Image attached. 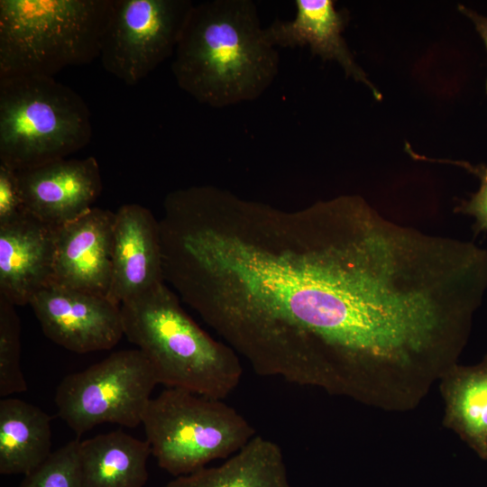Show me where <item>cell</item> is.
Here are the masks:
<instances>
[{"label":"cell","instance_id":"cell-1","mask_svg":"<svg viewBox=\"0 0 487 487\" xmlns=\"http://www.w3.org/2000/svg\"><path fill=\"white\" fill-rule=\"evenodd\" d=\"M178 86L198 102L222 108L259 98L279 73L252 0L194 4L174 52Z\"/></svg>","mask_w":487,"mask_h":487},{"label":"cell","instance_id":"cell-2","mask_svg":"<svg viewBox=\"0 0 487 487\" xmlns=\"http://www.w3.org/2000/svg\"><path fill=\"white\" fill-rule=\"evenodd\" d=\"M120 307L124 334L149 360L159 384L221 400L236 389L238 354L205 332L165 282Z\"/></svg>","mask_w":487,"mask_h":487},{"label":"cell","instance_id":"cell-3","mask_svg":"<svg viewBox=\"0 0 487 487\" xmlns=\"http://www.w3.org/2000/svg\"><path fill=\"white\" fill-rule=\"evenodd\" d=\"M112 0H0V78L92 62Z\"/></svg>","mask_w":487,"mask_h":487},{"label":"cell","instance_id":"cell-4","mask_svg":"<svg viewBox=\"0 0 487 487\" xmlns=\"http://www.w3.org/2000/svg\"><path fill=\"white\" fill-rule=\"evenodd\" d=\"M92 137L84 99L52 77L0 78V162L16 170L64 159Z\"/></svg>","mask_w":487,"mask_h":487},{"label":"cell","instance_id":"cell-5","mask_svg":"<svg viewBox=\"0 0 487 487\" xmlns=\"http://www.w3.org/2000/svg\"><path fill=\"white\" fill-rule=\"evenodd\" d=\"M142 424L152 455L174 477L229 458L256 436L251 423L223 400L174 388L152 398Z\"/></svg>","mask_w":487,"mask_h":487},{"label":"cell","instance_id":"cell-6","mask_svg":"<svg viewBox=\"0 0 487 487\" xmlns=\"http://www.w3.org/2000/svg\"><path fill=\"white\" fill-rule=\"evenodd\" d=\"M159 384L143 353L116 351L87 369L66 375L55 392L58 415L78 436L104 423L142 424Z\"/></svg>","mask_w":487,"mask_h":487},{"label":"cell","instance_id":"cell-7","mask_svg":"<svg viewBox=\"0 0 487 487\" xmlns=\"http://www.w3.org/2000/svg\"><path fill=\"white\" fill-rule=\"evenodd\" d=\"M194 6L190 0H112L100 60L126 85H135L174 54Z\"/></svg>","mask_w":487,"mask_h":487},{"label":"cell","instance_id":"cell-8","mask_svg":"<svg viewBox=\"0 0 487 487\" xmlns=\"http://www.w3.org/2000/svg\"><path fill=\"white\" fill-rule=\"evenodd\" d=\"M29 305L44 335L73 353L109 350L124 335L121 307L106 296L51 283Z\"/></svg>","mask_w":487,"mask_h":487},{"label":"cell","instance_id":"cell-9","mask_svg":"<svg viewBox=\"0 0 487 487\" xmlns=\"http://www.w3.org/2000/svg\"><path fill=\"white\" fill-rule=\"evenodd\" d=\"M17 171L26 212L53 227L84 215L102 191L94 157L64 158Z\"/></svg>","mask_w":487,"mask_h":487},{"label":"cell","instance_id":"cell-10","mask_svg":"<svg viewBox=\"0 0 487 487\" xmlns=\"http://www.w3.org/2000/svg\"><path fill=\"white\" fill-rule=\"evenodd\" d=\"M114 224V212L93 207L78 218L56 227L53 283L106 297Z\"/></svg>","mask_w":487,"mask_h":487},{"label":"cell","instance_id":"cell-11","mask_svg":"<svg viewBox=\"0 0 487 487\" xmlns=\"http://www.w3.org/2000/svg\"><path fill=\"white\" fill-rule=\"evenodd\" d=\"M165 282L159 221L150 209L125 204L115 213L107 299L116 305Z\"/></svg>","mask_w":487,"mask_h":487},{"label":"cell","instance_id":"cell-12","mask_svg":"<svg viewBox=\"0 0 487 487\" xmlns=\"http://www.w3.org/2000/svg\"><path fill=\"white\" fill-rule=\"evenodd\" d=\"M56 227L29 214L0 225V295L14 306L30 304L53 283Z\"/></svg>","mask_w":487,"mask_h":487},{"label":"cell","instance_id":"cell-13","mask_svg":"<svg viewBox=\"0 0 487 487\" xmlns=\"http://www.w3.org/2000/svg\"><path fill=\"white\" fill-rule=\"evenodd\" d=\"M295 5L293 20L278 19L265 28L268 41L276 48L308 45L313 55L336 61L346 76L365 84L381 100V94L355 62L342 36L347 22L345 13L337 11L332 0H296Z\"/></svg>","mask_w":487,"mask_h":487},{"label":"cell","instance_id":"cell-14","mask_svg":"<svg viewBox=\"0 0 487 487\" xmlns=\"http://www.w3.org/2000/svg\"><path fill=\"white\" fill-rule=\"evenodd\" d=\"M152 449L145 440L122 430L79 440L83 487H143Z\"/></svg>","mask_w":487,"mask_h":487},{"label":"cell","instance_id":"cell-15","mask_svg":"<svg viewBox=\"0 0 487 487\" xmlns=\"http://www.w3.org/2000/svg\"><path fill=\"white\" fill-rule=\"evenodd\" d=\"M164 487H292L281 448L256 435L246 446L214 467L174 477Z\"/></svg>","mask_w":487,"mask_h":487},{"label":"cell","instance_id":"cell-16","mask_svg":"<svg viewBox=\"0 0 487 487\" xmlns=\"http://www.w3.org/2000/svg\"><path fill=\"white\" fill-rule=\"evenodd\" d=\"M439 380L443 425L487 460V354L474 365L454 364Z\"/></svg>","mask_w":487,"mask_h":487},{"label":"cell","instance_id":"cell-17","mask_svg":"<svg viewBox=\"0 0 487 487\" xmlns=\"http://www.w3.org/2000/svg\"><path fill=\"white\" fill-rule=\"evenodd\" d=\"M51 417L23 400H0V473L24 474L51 454Z\"/></svg>","mask_w":487,"mask_h":487},{"label":"cell","instance_id":"cell-18","mask_svg":"<svg viewBox=\"0 0 487 487\" xmlns=\"http://www.w3.org/2000/svg\"><path fill=\"white\" fill-rule=\"evenodd\" d=\"M15 307L0 295V397L23 392L27 384L21 369V325Z\"/></svg>","mask_w":487,"mask_h":487},{"label":"cell","instance_id":"cell-19","mask_svg":"<svg viewBox=\"0 0 487 487\" xmlns=\"http://www.w3.org/2000/svg\"><path fill=\"white\" fill-rule=\"evenodd\" d=\"M79 439L59 447L37 468L27 473L20 487H83Z\"/></svg>","mask_w":487,"mask_h":487},{"label":"cell","instance_id":"cell-20","mask_svg":"<svg viewBox=\"0 0 487 487\" xmlns=\"http://www.w3.org/2000/svg\"><path fill=\"white\" fill-rule=\"evenodd\" d=\"M405 150L416 160L455 165L475 175L480 179L478 191L473 194L469 200L462 201L455 211L474 218L473 228L475 234L487 231V165H473L464 161L430 159L416 153L408 143H406Z\"/></svg>","mask_w":487,"mask_h":487},{"label":"cell","instance_id":"cell-21","mask_svg":"<svg viewBox=\"0 0 487 487\" xmlns=\"http://www.w3.org/2000/svg\"><path fill=\"white\" fill-rule=\"evenodd\" d=\"M26 214L18 171L0 162V225L12 223Z\"/></svg>","mask_w":487,"mask_h":487},{"label":"cell","instance_id":"cell-22","mask_svg":"<svg viewBox=\"0 0 487 487\" xmlns=\"http://www.w3.org/2000/svg\"><path fill=\"white\" fill-rule=\"evenodd\" d=\"M458 10L473 23L476 31L483 40L487 49V16L481 15L463 5H458ZM485 89L487 93V79L485 83Z\"/></svg>","mask_w":487,"mask_h":487}]
</instances>
